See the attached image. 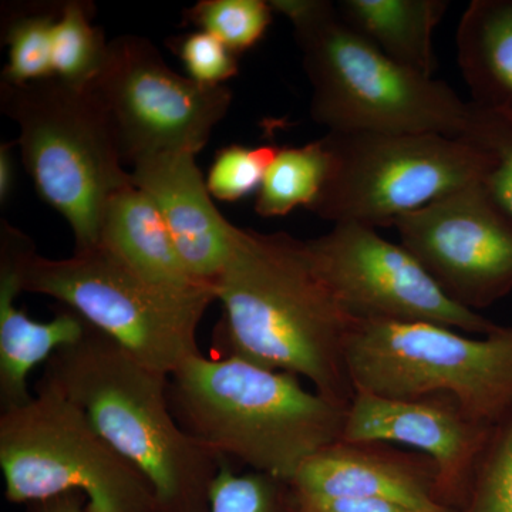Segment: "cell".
I'll use <instances>...</instances> for the list:
<instances>
[{
	"label": "cell",
	"instance_id": "1",
	"mask_svg": "<svg viewBox=\"0 0 512 512\" xmlns=\"http://www.w3.org/2000/svg\"><path fill=\"white\" fill-rule=\"evenodd\" d=\"M214 293L224 309L214 335L218 356L305 377L322 396L349 406L355 389L346 346L355 319L319 274L306 241L237 227Z\"/></svg>",
	"mask_w": 512,
	"mask_h": 512
},
{
	"label": "cell",
	"instance_id": "2",
	"mask_svg": "<svg viewBox=\"0 0 512 512\" xmlns=\"http://www.w3.org/2000/svg\"><path fill=\"white\" fill-rule=\"evenodd\" d=\"M291 22L328 133L439 134L481 147L491 117L447 83L394 62L328 0H269Z\"/></svg>",
	"mask_w": 512,
	"mask_h": 512
},
{
	"label": "cell",
	"instance_id": "3",
	"mask_svg": "<svg viewBox=\"0 0 512 512\" xmlns=\"http://www.w3.org/2000/svg\"><path fill=\"white\" fill-rule=\"evenodd\" d=\"M301 377L237 356L185 360L170 375L178 424L218 456L291 483L299 468L342 439L348 407Z\"/></svg>",
	"mask_w": 512,
	"mask_h": 512
},
{
	"label": "cell",
	"instance_id": "4",
	"mask_svg": "<svg viewBox=\"0 0 512 512\" xmlns=\"http://www.w3.org/2000/svg\"><path fill=\"white\" fill-rule=\"evenodd\" d=\"M43 379L87 414L111 447L150 481L163 512H210L224 457L175 419L170 376L141 363L90 325L46 362Z\"/></svg>",
	"mask_w": 512,
	"mask_h": 512
},
{
	"label": "cell",
	"instance_id": "5",
	"mask_svg": "<svg viewBox=\"0 0 512 512\" xmlns=\"http://www.w3.org/2000/svg\"><path fill=\"white\" fill-rule=\"evenodd\" d=\"M0 107L37 192L72 228L74 251L99 245L111 198L133 185L103 107L89 87L57 77L0 83Z\"/></svg>",
	"mask_w": 512,
	"mask_h": 512
},
{
	"label": "cell",
	"instance_id": "6",
	"mask_svg": "<svg viewBox=\"0 0 512 512\" xmlns=\"http://www.w3.org/2000/svg\"><path fill=\"white\" fill-rule=\"evenodd\" d=\"M23 292L55 299L116 340L141 363L170 376L201 353L198 328L214 289L154 284L109 249L74 251L63 259L39 255L32 242L20 256Z\"/></svg>",
	"mask_w": 512,
	"mask_h": 512
},
{
	"label": "cell",
	"instance_id": "7",
	"mask_svg": "<svg viewBox=\"0 0 512 512\" xmlns=\"http://www.w3.org/2000/svg\"><path fill=\"white\" fill-rule=\"evenodd\" d=\"M346 362L355 393L444 394L494 427L512 413V323L474 336L434 323L355 320Z\"/></svg>",
	"mask_w": 512,
	"mask_h": 512
},
{
	"label": "cell",
	"instance_id": "8",
	"mask_svg": "<svg viewBox=\"0 0 512 512\" xmlns=\"http://www.w3.org/2000/svg\"><path fill=\"white\" fill-rule=\"evenodd\" d=\"M0 468L10 503L80 493L87 512H163L150 481L47 380L0 414Z\"/></svg>",
	"mask_w": 512,
	"mask_h": 512
},
{
	"label": "cell",
	"instance_id": "9",
	"mask_svg": "<svg viewBox=\"0 0 512 512\" xmlns=\"http://www.w3.org/2000/svg\"><path fill=\"white\" fill-rule=\"evenodd\" d=\"M329 168L308 208L335 224L392 227L448 192L484 180L493 154L439 134L328 133Z\"/></svg>",
	"mask_w": 512,
	"mask_h": 512
},
{
	"label": "cell",
	"instance_id": "10",
	"mask_svg": "<svg viewBox=\"0 0 512 512\" xmlns=\"http://www.w3.org/2000/svg\"><path fill=\"white\" fill-rule=\"evenodd\" d=\"M89 89L97 97L124 163L168 153L197 156L231 106L225 86L174 72L144 37L110 40L103 69Z\"/></svg>",
	"mask_w": 512,
	"mask_h": 512
},
{
	"label": "cell",
	"instance_id": "11",
	"mask_svg": "<svg viewBox=\"0 0 512 512\" xmlns=\"http://www.w3.org/2000/svg\"><path fill=\"white\" fill-rule=\"evenodd\" d=\"M319 274L355 320L424 322L488 336L500 328L441 291L402 244L355 222L306 241Z\"/></svg>",
	"mask_w": 512,
	"mask_h": 512
},
{
	"label": "cell",
	"instance_id": "12",
	"mask_svg": "<svg viewBox=\"0 0 512 512\" xmlns=\"http://www.w3.org/2000/svg\"><path fill=\"white\" fill-rule=\"evenodd\" d=\"M400 244L451 301L477 312L512 292V218L484 180L393 222Z\"/></svg>",
	"mask_w": 512,
	"mask_h": 512
},
{
	"label": "cell",
	"instance_id": "13",
	"mask_svg": "<svg viewBox=\"0 0 512 512\" xmlns=\"http://www.w3.org/2000/svg\"><path fill=\"white\" fill-rule=\"evenodd\" d=\"M495 427L471 417L444 394L389 399L355 393L342 440L403 444L436 464L437 497L448 508L466 507Z\"/></svg>",
	"mask_w": 512,
	"mask_h": 512
},
{
	"label": "cell",
	"instance_id": "14",
	"mask_svg": "<svg viewBox=\"0 0 512 512\" xmlns=\"http://www.w3.org/2000/svg\"><path fill=\"white\" fill-rule=\"evenodd\" d=\"M436 464L417 451L379 441L338 440L309 458L289 488L320 498L382 500L419 511L446 510L437 497Z\"/></svg>",
	"mask_w": 512,
	"mask_h": 512
},
{
	"label": "cell",
	"instance_id": "15",
	"mask_svg": "<svg viewBox=\"0 0 512 512\" xmlns=\"http://www.w3.org/2000/svg\"><path fill=\"white\" fill-rule=\"evenodd\" d=\"M131 178L160 211L188 274L214 288L231 255L237 227L215 207L195 156L143 158L133 164Z\"/></svg>",
	"mask_w": 512,
	"mask_h": 512
},
{
	"label": "cell",
	"instance_id": "16",
	"mask_svg": "<svg viewBox=\"0 0 512 512\" xmlns=\"http://www.w3.org/2000/svg\"><path fill=\"white\" fill-rule=\"evenodd\" d=\"M29 238L8 222L0 229V406L2 412L32 400L28 377L40 363L86 335L89 322L60 305L55 318L37 322L15 305L22 289L20 256Z\"/></svg>",
	"mask_w": 512,
	"mask_h": 512
},
{
	"label": "cell",
	"instance_id": "17",
	"mask_svg": "<svg viewBox=\"0 0 512 512\" xmlns=\"http://www.w3.org/2000/svg\"><path fill=\"white\" fill-rule=\"evenodd\" d=\"M99 245L154 284L180 291L212 288L188 274L160 211L134 183L107 205Z\"/></svg>",
	"mask_w": 512,
	"mask_h": 512
},
{
	"label": "cell",
	"instance_id": "18",
	"mask_svg": "<svg viewBox=\"0 0 512 512\" xmlns=\"http://www.w3.org/2000/svg\"><path fill=\"white\" fill-rule=\"evenodd\" d=\"M457 56L471 101L512 121V0H473L457 29Z\"/></svg>",
	"mask_w": 512,
	"mask_h": 512
},
{
	"label": "cell",
	"instance_id": "19",
	"mask_svg": "<svg viewBox=\"0 0 512 512\" xmlns=\"http://www.w3.org/2000/svg\"><path fill=\"white\" fill-rule=\"evenodd\" d=\"M343 19L394 62L433 77V35L446 15V0H340Z\"/></svg>",
	"mask_w": 512,
	"mask_h": 512
},
{
	"label": "cell",
	"instance_id": "20",
	"mask_svg": "<svg viewBox=\"0 0 512 512\" xmlns=\"http://www.w3.org/2000/svg\"><path fill=\"white\" fill-rule=\"evenodd\" d=\"M328 168L329 154L322 138L302 147L279 148L256 194V214L284 217L295 208L311 207Z\"/></svg>",
	"mask_w": 512,
	"mask_h": 512
},
{
	"label": "cell",
	"instance_id": "21",
	"mask_svg": "<svg viewBox=\"0 0 512 512\" xmlns=\"http://www.w3.org/2000/svg\"><path fill=\"white\" fill-rule=\"evenodd\" d=\"M62 3L20 6L3 16V43L8 46V63L2 83L26 84L55 77L53 33Z\"/></svg>",
	"mask_w": 512,
	"mask_h": 512
},
{
	"label": "cell",
	"instance_id": "22",
	"mask_svg": "<svg viewBox=\"0 0 512 512\" xmlns=\"http://www.w3.org/2000/svg\"><path fill=\"white\" fill-rule=\"evenodd\" d=\"M94 6L89 2H63L53 33V74L64 83L89 87L106 62L109 40L93 25Z\"/></svg>",
	"mask_w": 512,
	"mask_h": 512
},
{
	"label": "cell",
	"instance_id": "23",
	"mask_svg": "<svg viewBox=\"0 0 512 512\" xmlns=\"http://www.w3.org/2000/svg\"><path fill=\"white\" fill-rule=\"evenodd\" d=\"M274 13L265 0H202L185 10L184 20L239 55L264 37Z\"/></svg>",
	"mask_w": 512,
	"mask_h": 512
},
{
	"label": "cell",
	"instance_id": "24",
	"mask_svg": "<svg viewBox=\"0 0 512 512\" xmlns=\"http://www.w3.org/2000/svg\"><path fill=\"white\" fill-rule=\"evenodd\" d=\"M210 512H293L289 484L256 471L237 473L224 458L212 485Z\"/></svg>",
	"mask_w": 512,
	"mask_h": 512
},
{
	"label": "cell",
	"instance_id": "25",
	"mask_svg": "<svg viewBox=\"0 0 512 512\" xmlns=\"http://www.w3.org/2000/svg\"><path fill=\"white\" fill-rule=\"evenodd\" d=\"M461 512H512V413L495 427Z\"/></svg>",
	"mask_w": 512,
	"mask_h": 512
},
{
	"label": "cell",
	"instance_id": "26",
	"mask_svg": "<svg viewBox=\"0 0 512 512\" xmlns=\"http://www.w3.org/2000/svg\"><path fill=\"white\" fill-rule=\"evenodd\" d=\"M279 148L274 146L245 147L232 144L218 151L207 178L212 197L234 202L261 188L269 165Z\"/></svg>",
	"mask_w": 512,
	"mask_h": 512
},
{
	"label": "cell",
	"instance_id": "27",
	"mask_svg": "<svg viewBox=\"0 0 512 512\" xmlns=\"http://www.w3.org/2000/svg\"><path fill=\"white\" fill-rule=\"evenodd\" d=\"M171 50L180 57L188 77L207 86H224L238 74L237 55L210 33L197 32L174 37Z\"/></svg>",
	"mask_w": 512,
	"mask_h": 512
},
{
	"label": "cell",
	"instance_id": "28",
	"mask_svg": "<svg viewBox=\"0 0 512 512\" xmlns=\"http://www.w3.org/2000/svg\"><path fill=\"white\" fill-rule=\"evenodd\" d=\"M485 151L493 154L494 161L484 184L512 218V121L497 116V126Z\"/></svg>",
	"mask_w": 512,
	"mask_h": 512
},
{
	"label": "cell",
	"instance_id": "29",
	"mask_svg": "<svg viewBox=\"0 0 512 512\" xmlns=\"http://www.w3.org/2000/svg\"><path fill=\"white\" fill-rule=\"evenodd\" d=\"M293 512H458L453 508L440 511H419L382 500H353V498H320L293 493Z\"/></svg>",
	"mask_w": 512,
	"mask_h": 512
},
{
	"label": "cell",
	"instance_id": "30",
	"mask_svg": "<svg viewBox=\"0 0 512 512\" xmlns=\"http://www.w3.org/2000/svg\"><path fill=\"white\" fill-rule=\"evenodd\" d=\"M86 507L83 494L69 493L29 504L26 512H87Z\"/></svg>",
	"mask_w": 512,
	"mask_h": 512
},
{
	"label": "cell",
	"instance_id": "31",
	"mask_svg": "<svg viewBox=\"0 0 512 512\" xmlns=\"http://www.w3.org/2000/svg\"><path fill=\"white\" fill-rule=\"evenodd\" d=\"M13 157V144L3 143L0 146V202L5 204L12 195L15 185L16 168Z\"/></svg>",
	"mask_w": 512,
	"mask_h": 512
}]
</instances>
